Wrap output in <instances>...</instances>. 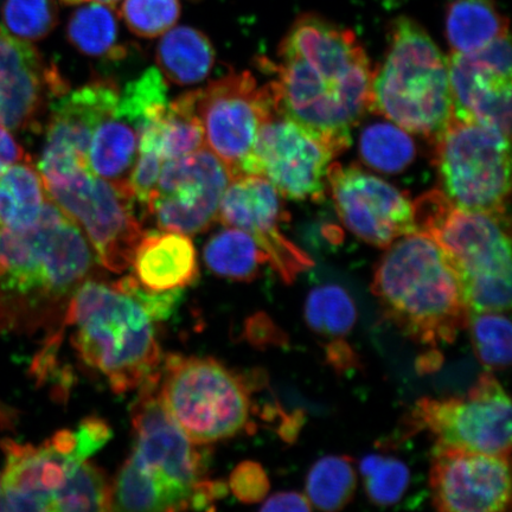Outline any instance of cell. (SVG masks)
I'll list each match as a JSON object with an SVG mask.
<instances>
[{
    "label": "cell",
    "instance_id": "cell-1",
    "mask_svg": "<svg viewBox=\"0 0 512 512\" xmlns=\"http://www.w3.org/2000/svg\"><path fill=\"white\" fill-rule=\"evenodd\" d=\"M275 111L341 153L370 111L373 70L354 32L315 14L300 16L279 48Z\"/></svg>",
    "mask_w": 512,
    "mask_h": 512
},
{
    "label": "cell",
    "instance_id": "cell-2",
    "mask_svg": "<svg viewBox=\"0 0 512 512\" xmlns=\"http://www.w3.org/2000/svg\"><path fill=\"white\" fill-rule=\"evenodd\" d=\"M98 265L81 228L49 197L34 227L0 228V332L62 334L70 300Z\"/></svg>",
    "mask_w": 512,
    "mask_h": 512
},
{
    "label": "cell",
    "instance_id": "cell-3",
    "mask_svg": "<svg viewBox=\"0 0 512 512\" xmlns=\"http://www.w3.org/2000/svg\"><path fill=\"white\" fill-rule=\"evenodd\" d=\"M131 416L134 444L112 484V511L214 509L227 488L206 478L200 450L166 409L159 369L139 387Z\"/></svg>",
    "mask_w": 512,
    "mask_h": 512
},
{
    "label": "cell",
    "instance_id": "cell-4",
    "mask_svg": "<svg viewBox=\"0 0 512 512\" xmlns=\"http://www.w3.org/2000/svg\"><path fill=\"white\" fill-rule=\"evenodd\" d=\"M140 288L133 277L111 283L96 275L75 291L64 318L80 360L117 394L138 389L162 363L158 322Z\"/></svg>",
    "mask_w": 512,
    "mask_h": 512
},
{
    "label": "cell",
    "instance_id": "cell-5",
    "mask_svg": "<svg viewBox=\"0 0 512 512\" xmlns=\"http://www.w3.org/2000/svg\"><path fill=\"white\" fill-rule=\"evenodd\" d=\"M371 291L383 315L412 341L437 347L467 328L469 306L450 260L431 236L416 232L387 247Z\"/></svg>",
    "mask_w": 512,
    "mask_h": 512
},
{
    "label": "cell",
    "instance_id": "cell-6",
    "mask_svg": "<svg viewBox=\"0 0 512 512\" xmlns=\"http://www.w3.org/2000/svg\"><path fill=\"white\" fill-rule=\"evenodd\" d=\"M418 230L438 243L462 283L470 312H509L511 241L501 214L460 209L441 191L414 203Z\"/></svg>",
    "mask_w": 512,
    "mask_h": 512
},
{
    "label": "cell",
    "instance_id": "cell-7",
    "mask_svg": "<svg viewBox=\"0 0 512 512\" xmlns=\"http://www.w3.org/2000/svg\"><path fill=\"white\" fill-rule=\"evenodd\" d=\"M370 110L407 132L435 139L453 110L447 57L420 24L399 17L373 76Z\"/></svg>",
    "mask_w": 512,
    "mask_h": 512
},
{
    "label": "cell",
    "instance_id": "cell-8",
    "mask_svg": "<svg viewBox=\"0 0 512 512\" xmlns=\"http://www.w3.org/2000/svg\"><path fill=\"white\" fill-rule=\"evenodd\" d=\"M159 387L166 409L196 445L233 438L251 424L246 381L213 358L166 357Z\"/></svg>",
    "mask_w": 512,
    "mask_h": 512
},
{
    "label": "cell",
    "instance_id": "cell-9",
    "mask_svg": "<svg viewBox=\"0 0 512 512\" xmlns=\"http://www.w3.org/2000/svg\"><path fill=\"white\" fill-rule=\"evenodd\" d=\"M443 194L454 206L505 215L510 192V137L452 112L435 137Z\"/></svg>",
    "mask_w": 512,
    "mask_h": 512
},
{
    "label": "cell",
    "instance_id": "cell-10",
    "mask_svg": "<svg viewBox=\"0 0 512 512\" xmlns=\"http://www.w3.org/2000/svg\"><path fill=\"white\" fill-rule=\"evenodd\" d=\"M43 185L50 201L81 228L100 266L114 273L130 268L145 232L126 183L82 170Z\"/></svg>",
    "mask_w": 512,
    "mask_h": 512
},
{
    "label": "cell",
    "instance_id": "cell-11",
    "mask_svg": "<svg viewBox=\"0 0 512 512\" xmlns=\"http://www.w3.org/2000/svg\"><path fill=\"white\" fill-rule=\"evenodd\" d=\"M413 426L426 428L438 446L509 457L511 403L507 392L490 373L480 375L462 398L418 401Z\"/></svg>",
    "mask_w": 512,
    "mask_h": 512
},
{
    "label": "cell",
    "instance_id": "cell-12",
    "mask_svg": "<svg viewBox=\"0 0 512 512\" xmlns=\"http://www.w3.org/2000/svg\"><path fill=\"white\" fill-rule=\"evenodd\" d=\"M339 152L318 134L275 113L262 124L242 175L267 179L281 197L317 201L328 187V172Z\"/></svg>",
    "mask_w": 512,
    "mask_h": 512
},
{
    "label": "cell",
    "instance_id": "cell-13",
    "mask_svg": "<svg viewBox=\"0 0 512 512\" xmlns=\"http://www.w3.org/2000/svg\"><path fill=\"white\" fill-rule=\"evenodd\" d=\"M275 113L270 86L259 87L251 73H233L198 89L197 114L204 146L239 176L262 124Z\"/></svg>",
    "mask_w": 512,
    "mask_h": 512
},
{
    "label": "cell",
    "instance_id": "cell-14",
    "mask_svg": "<svg viewBox=\"0 0 512 512\" xmlns=\"http://www.w3.org/2000/svg\"><path fill=\"white\" fill-rule=\"evenodd\" d=\"M232 178L227 166L207 147L169 160L145 204L147 215L168 232H206L219 217L222 196Z\"/></svg>",
    "mask_w": 512,
    "mask_h": 512
},
{
    "label": "cell",
    "instance_id": "cell-15",
    "mask_svg": "<svg viewBox=\"0 0 512 512\" xmlns=\"http://www.w3.org/2000/svg\"><path fill=\"white\" fill-rule=\"evenodd\" d=\"M328 185L339 219L369 245L387 248L418 232L414 203L382 178L357 166L331 164Z\"/></svg>",
    "mask_w": 512,
    "mask_h": 512
},
{
    "label": "cell",
    "instance_id": "cell-16",
    "mask_svg": "<svg viewBox=\"0 0 512 512\" xmlns=\"http://www.w3.org/2000/svg\"><path fill=\"white\" fill-rule=\"evenodd\" d=\"M119 96L112 80L94 79L57 98L37 164L44 184L88 170L87 155L94 131L115 112Z\"/></svg>",
    "mask_w": 512,
    "mask_h": 512
},
{
    "label": "cell",
    "instance_id": "cell-17",
    "mask_svg": "<svg viewBox=\"0 0 512 512\" xmlns=\"http://www.w3.org/2000/svg\"><path fill=\"white\" fill-rule=\"evenodd\" d=\"M0 511H53L54 499L88 458L75 431L57 432L40 446L6 440Z\"/></svg>",
    "mask_w": 512,
    "mask_h": 512
},
{
    "label": "cell",
    "instance_id": "cell-18",
    "mask_svg": "<svg viewBox=\"0 0 512 512\" xmlns=\"http://www.w3.org/2000/svg\"><path fill=\"white\" fill-rule=\"evenodd\" d=\"M217 220L226 227L243 230L258 243L273 267L287 284L310 268L312 260L281 232L284 220L281 195L256 175L232 178L222 196Z\"/></svg>",
    "mask_w": 512,
    "mask_h": 512
},
{
    "label": "cell",
    "instance_id": "cell-19",
    "mask_svg": "<svg viewBox=\"0 0 512 512\" xmlns=\"http://www.w3.org/2000/svg\"><path fill=\"white\" fill-rule=\"evenodd\" d=\"M454 114L510 137L511 44L505 34L472 53L447 57Z\"/></svg>",
    "mask_w": 512,
    "mask_h": 512
},
{
    "label": "cell",
    "instance_id": "cell-20",
    "mask_svg": "<svg viewBox=\"0 0 512 512\" xmlns=\"http://www.w3.org/2000/svg\"><path fill=\"white\" fill-rule=\"evenodd\" d=\"M430 484L432 501L439 511L508 510L511 503L509 457L437 445Z\"/></svg>",
    "mask_w": 512,
    "mask_h": 512
},
{
    "label": "cell",
    "instance_id": "cell-21",
    "mask_svg": "<svg viewBox=\"0 0 512 512\" xmlns=\"http://www.w3.org/2000/svg\"><path fill=\"white\" fill-rule=\"evenodd\" d=\"M133 278L147 291L183 290L198 278L194 243L175 232L145 233L134 252Z\"/></svg>",
    "mask_w": 512,
    "mask_h": 512
},
{
    "label": "cell",
    "instance_id": "cell-22",
    "mask_svg": "<svg viewBox=\"0 0 512 512\" xmlns=\"http://www.w3.org/2000/svg\"><path fill=\"white\" fill-rule=\"evenodd\" d=\"M198 91L170 102L165 113L139 133L138 153H155L163 162L204 147V134L197 114Z\"/></svg>",
    "mask_w": 512,
    "mask_h": 512
},
{
    "label": "cell",
    "instance_id": "cell-23",
    "mask_svg": "<svg viewBox=\"0 0 512 512\" xmlns=\"http://www.w3.org/2000/svg\"><path fill=\"white\" fill-rule=\"evenodd\" d=\"M159 72L178 86L197 85L208 78L215 64V49L208 36L190 27L166 31L157 47Z\"/></svg>",
    "mask_w": 512,
    "mask_h": 512
},
{
    "label": "cell",
    "instance_id": "cell-24",
    "mask_svg": "<svg viewBox=\"0 0 512 512\" xmlns=\"http://www.w3.org/2000/svg\"><path fill=\"white\" fill-rule=\"evenodd\" d=\"M137 128L113 113L96 127L87 155L88 170L106 181L123 184L138 157Z\"/></svg>",
    "mask_w": 512,
    "mask_h": 512
},
{
    "label": "cell",
    "instance_id": "cell-25",
    "mask_svg": "<svg viewBox=\"0 0 512 512\" xmlns=\"http://www.w3.org/2000/svg\"><path fill=\"white\" fill-rule=\"evenodd\" d=\"M505 34L509 22L495 0H450L446 14V36L453 53L482 49Z\"/></svg>",
    "mask_w": 512,
    "mask_h": 512
},
{
    "label": "cell",
    "instance_id": "cell-26",
    "mask_svg": "<svg viewBox=\"0 0 512 512\" xmlns=\"http://www.w3.org/2000/svg\"><path fill=\"white\" fill-rule=\"evenodd\" d=\"M48 200L42 177L27 162L0 174V228L27 230L35 226Z\"/></svg>",
    "mask_w": 512,
    "mask_h": 512
},
{
    "label": "cell",
    "instance_id": "cell-27",
    "mask_svg": "<svg viewBox=\"0 0 512 512\" xmlns=\"http://www.w3.org/2000/svg\"><path fill=\"white\" fill-rule=\"evenodd\" d=\"M203 255L211 272L239 281L255 279L261 267L268 264L266 254L252 236L233 227L211 236Z\"/></svg>",
    "mask_w": 512,
    "mask_h": 512
},
{
    "label": "cell",
    "instance_id": "cell-28",
    "mask_svg": "<svg viewBox=\"0 0 512 512\" xmlns=\"http://www.w3.org/2000/svg\"><path fill=\"white\" fill-rule=\"evenodd\" d=\"M67 38L76 50L93 59L124 56V49L118 44V18L112 6L99 3L81 6L70 16Z\"/></svg>",
    "mask_w": 512,
    "mask_h": 512
},
{
    "label": "cell",
    "instance_id": "cell-29",
    "mask_svg": "<svg viewBox=\"0 0 512 512\" xmlns=\"http://www.w3.org/2000/svg\"><path fill=\"white\" fill-rule=\"evenodd\" d=\"M356 485L354 460L329 456L312 466L306 478V497L319 510L338 511L350 503Z\"/></svg>",
    "mask_w": 512,
    "mask_h": 512
},
{
    "label": "cell",
    "instance_id": "cell-30",
    "mask_svg": "<svg viewBox=\"0 0 512 512\" xmlns=\"http://www.w3.org/2000/svg\"><path fill=\"white\" fill-rule=\"evenodd\" d=\"M363 162L377 171L395 174L405 170L415 157L414 142L406 130L388 121L364 128L360 140Z\"/></svg>",
    "mask_w": 512,
    "mask_h": 512
},
{
    "label": "cell",
    "instance_id": "cell-31",
    "mask_svg": "<svg viewBox=\"0 0 512 512\" xmlns=\"http://www.w3.org/2000/svg\"><path fill=\"white\" fill-rule=\"evenodd\" d=\"M168 87L157 68L147 69L120 93L115 114L130 121L138 134L162 117L168 108Z\"/></svg>",
    "mask_w": 512,
    "mask_h": 512
},
{
    "label": "cell",
    "instance_id": "cell-32",
    "mask_svg": "<svg viewBox=\"0 0 512 512\" xmlns=\"http://www.w3.org/2000/svg\"><path fill=\"white\" fill-rule=\"evenodd\" d=\"M305 319L307 325L320 336L343 337L356 324V305L344 288L337 285L319 286L307 297Z\"/></svg>",
    "mask_w": 512,
    "mask_h": 512
},
{
    "label": "cell",
    "instance_id": "cell-33",
    "mask_svg": "<svg viewBox=\"0 0 512 512\" xmlns=\"http://www.w3.org/2000/svg\"><path fill=\"white\" fill-rule=\"evenodd\" d=\"M473 350L480 363L489 370H504L511 363V322L507 312H470Z\"/></svg>",
    "mask_w": 512,
    "mask_h": 512
},
{
    "label": "cell",
    "instance_id": "cell-34",
    "mask_svg": "<svg viewBox=\"0 0 512 512\" xmlns=\"http://www.w3.org/2000/svg\"><path fill=\"white\" fill-rule=\"evenodd\" d=\"M53 511H112V484L100 467L82 463L56 495Z\"/></svg>",
    "mask_w": 512,
    "mask_h": 512
},
{
    "label": "cell",
    "instance_id": "cell-35",
    "mask_svg": "<svg viewBox=\"0 0 512 512\" xmlns=\"http://www.w3.org/2000/svg\"><path fill=\"white\" fill-rule=\"evenodd\" d=\"M3 29L19 40L32 42L46 38L59 23L57 0H5Z\"/></svg>",
    "mask_w": 512,
    "mask_h": 512
},
{
    "label": "cell",
    "instance_id": "cell-36",
    "mask_svg": "<svg viewBox=\"0 0 512 512\" xmlns=\"http://www.w3.org/2000/svg\"><path fill=\"white\" fill-rule=\"evenodd\" d=\"M361 471L371 502L392 505L405 495L409 484V470L400 460L369 456L363 459Z\"/></svg>",
    "mask_w": 512,
    "mask_h": 512
},
{
    "label": "cell",
    "instance_id": "cell-37",
    "mask_svg": "<svg viewBox=\"0 0 512 512\" xmlns=\"http://www.w3.org/2000/svg\"><path fill=\"white\" fill-rule=\"evenodd\" d=\"M120 15L134 35L156 38L175 27L181 15V3L179 0H124Z\"/></svg>",
    "mask_w": 512,
    "mask_h": 512
},
{
    "label": "cell",
    "instance_id": "cell-38",
    "mask_svg": "<svg viewBox=\"0 0 512 512\" xmlns=\"http://www.w3.org/2000/svg\"><path fill=\"white\" fill-rule=\"evenodd\" d=\"M163 168V160L155 153H138L136 163L128 176L126 185L134 201L145 206L152 192L155 191Z\"/></svg>",
    "mask_w": 512,
    "mask_h": 512
},
{
    "label": "cell",
    "instance_id": "cell-39",
    "mask_svg": "<svg viewBox=\"0 0 512 512\" xmlns=\"http://www.w3.org/2000/svg\"><path fill=\"white\" fill-rule=\"evenodd\" d=\"M229 486L234 495L245 503L260 502L270 488L264 469L252 462L236 466L230 476Z\"/></svg>",
    "mask_w": 512,
    "mask_h": 512
},
{
    "label": "cell",
    "instance_id": "cell-40",
    "mask_svg": "<svg viewBox=\"0 0 512 512\" xmlns=\"http://www.w3.org/2000/svg\"><path fill=\"white\" fill-rule=\"evenodd\" d=\"M25 159L27 156H25L23 147L18 144L8 128L0 125V174Z\"/></svg>",
    "mask_w": 512,
    "mask_h": 512
},
{
    "label": "cell",
    "instance_id": "cell-41",
    "mask_svg": "<svg viewBox=\"0 0 512 512\" xmlns=\"http://www.w3.org/2000/svg\"><path fill=\"white\" fill-rule=\"evenodd\" d=\"M312 505L306 496L298 492H280L262 504V511H311Z\"/></svg>",
    "mask_w": 512,
    "mask_h": 512
},
{
    "label": "cell",
    "instance_id": "cell-42",
    "mask_svg": "<svg viewBox=\"0 0 512 512\" xmlns=\"http://www.w3.org/2000/svg\"><path fill=\"white\" fill-rule=\"evenodd\" d=\"M57 2H60L63 5H80L83 3L92 2L112 6L113 8V6L117 5L120 0H57Z\"/></svg>",
    "mask_w": 512,
    "mask_h": 512
}]
</instances>
